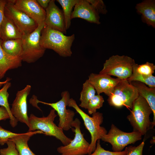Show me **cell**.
Wrapping results in <instances>:
<instances>
[{
    "label": "cell",
    "instance_id": "obj_4",
    "mask_svg": "<svg viewBox=\"0 0 155 155\" xmlns=\"http://www.w3.org/2000/svg\"><path fill=\"white\" fill-rule=\"evenodd\" d=\"M131 109L127 119L133 127V131L145 135L151 128L150 116L152 112L150 107L145 99L139 95L133 102Z\"/></svg>",
    "mask_w": 155,
    "mask_h": 155
},
{
    "label": "cell",
    "instance_id": "obj_8",
    "mask_svg": "<svg viewBox=\"0 0 155 155\" xmlns=\"http://www.w3.org/2000/svg\"><path fill=\"white\" fill-rule=\"evenodd\" d=\"M142 136L140 133L136 132H124L112 124L108 133L102 136L100 139L110 143L113 152H120L128 145L134 144L141 140Z\"/></svg>",
    "mask_w": 155,
    "mask_h": 155
},
{
    "label": "cell",
    "instance_id": "obj_11",
    "mask_svg": "<svg viewBox=\"0 0 155 155\" xmlns=\"http://www.w3.org/2000/svg\"><path fill=\"white\" fill-rule=\"evenodd\" d=\"M61 98L55 103H49L37 100L38 103H40L51 106L57 113L59 117L58 126L63 130L67 131L71 128V124L74 121V112L70 109H67L66 106L70 98L68 91H65L61 94Z\"/></svg>",
    "mask_w": 155,
    "mask_h": 155
},
{
    "label": "cell",
    "instance_id": "obj_7",
    "mask_svg": "<svg viewBox=\"0 0 155 155\" xmlns=\"http://www.w3.org/2000/svg\"><path fill=\"white\" fill-rule=\"evenodd\" d=\"M135 62L134 59L127 56L113 55L106 60L99 73L115 76L121 80H127L132 74Z\"/></svg>",
    "mask_w": 155,
    "mask_h": 155
},
{
    "label": "cell",
    "instance_id": "obj_28",
    "mask_svg": "<svg viewBox=\"0 0 155 155\" xmlns=\"http://www.w3.org/2000/svg\"><path fill=\"white\" fill-rule=\"evenodd\" d=\"M127 80L129 83L138 81L148 85L150 88H155V77L153 75L147 76L132 74Z\"/></svg>",
    "mask_w": 155,
    "mask_h": 155
},
{
    "label": "cell",
    "instance_id": "obj_20",
    "mask_svg": "<svg viewBox=\"0 0 155 155\" xmlns=\"http://www.w3.org/2000/svg\"><path fill=\"white\" fill-rule=\"evenodd\" d=\"M38 133L43 134L40 130L28 132L10 139L14 143L19 155H36L29 148L28 142L31 136Z\"/></svg>",
    "mask_w": 155,
    "mask_h": 155
},
{
    "label": "cell",
    "instance_id": "obj_36",
    "mask_svg": "<svg viewBox=\"0 0 155 155\" xmlns=\"http://www.w3.org/2000/svg\"><path fill=\"white\" fill-rule=\"evenodd\" d=\"M51 0H36L39 5L43 9L46 10Z\"/></svg>",
    "mask_w": 155,
    "mask_h": 155
},
{
    "label": "cell",
    "instance_id": "obj_21",
    "mask_svg": "<svg viewBox=\"0 0 155 155\" xmlns=\"http://www.w3.org/2000/svg\"><path fill=\"white\" fill-rule=\"evenodd\" d=\"M22 34L13 22L4 16L0 27V38L2 40L22 39Z\"/></svg>",
    "mask_w": 155,
    "mask_h": 155
},
{
    "label": "cell",
    "instance_id": "obj_27",
    "mask_svg": "<svg viewBox=\"0 0 155 155\" xmlns=\"http://www.w3.org/2000/svg\"><path fill=\"white\" fill-rule=\"evenodd\" d=\"M104 102L103 96L100 94L95 95L89 101L87 109L90 115L96 112L97 109L102 107Z\"/></svg>",
    "mask_w": 155,
    "mask_h": 155
},
{
    "label": "cell",
    "instance_id": "obj_3",
    "mask_svg": "<svg viewBox=\"0 0 155 155\" xmlns=\"http://www.w3.org/2000/svg\"><path fill=\"white\" fill-rule=\"evenodd\" d=\"M67 106L74 108L79 114L84 121L86 128L91 135V142L88 154H90L95 150L97 141L100 140L102 136L107 133L106 129L101 126L103 120V114L96 112L92 115V117L89 116L80 108L75 100L73 98H70Z\"/></svg>",
    "mask_w": 155,
    "mask_h": 155
},
{
    "label": "cell",
    "instance_id": "obj_15",
    "mask_svg": "<svg viewBox=\"0 0 155 155\" xmlns=\"http://www.w3.org/2000/svg\"><path fill=\"white\" fill-rule=\"evenodd\" d=\"M55 2V0H51L45 10V26L66 34L67 30L62 10L58 7Z\"/></svg>",
    "mask_w": 155,
    "mask_h": 155
},
{
    "label": "cell",
    "instance_id": "obj_13",
    "mask_svg": "<svg viewBox=\"0 0 155 155\" xmlns=\"http://www.w3.org/2000/svg\"><path fill=\"white\" fill-rule=\"evenodd\" d=\"M15 6L34 20L38 25L44 24L46 10L36 0H13Z\"/></svg>",
    "mask_w": 155,
    "mask_h": 155
},
{
    "label": "cell",
    "instance_id": "obj_19",
    "mask_svg": "<svg viewBox=\"0 0 155 155\" xmlns=\"http://www.w3.org/2000/svg\"><path fill=\"white\" fill-rule=\"evenodd\" d=\"M130 83L136 88L139 95L145 99L150 107L153 115L151 125V128H153L155 125V88L148 87L138 81H133Z\"/></svg>",
    "mask_w": 155,
    "mask_h": 155
},
{
    "label": "cell",
    "instance_id": "obj_26",
    "mask_svg": "<svg viewBox=\"0 0 155 155\" xmlns=\"http://www.w3.org/2000/svg\"><path fill=\"white\" fill-rule=\"evenodd\" d=\"M155 70V65L153 63L147 62L145 63L138 65L133 63L132 74L144 76L153 75Z\"/></svg>",
    "mask_w": 155,
    "mask_h": 155
},
{
    "label": "cell",
    "instance_id": "obj_10",
    "mask_svg": "<svg viewBox=\"0 0 155 155\" xmlns=\"http://www.w3.org/2000/svg\"><path fill=\"white\" fill-rule=\"evenodd\" d=\"M4 13L5 16L13 22L22 35L31 33L38 26L34 20L15 6L13 0H6Z\"/></svg>",
    "mask_w": 155,
    "mask_h": 155
},
{
    "label": "cell",
    "instance_id": "obj_22",
    "mask_svg": "<svg viewBox=\"0 0 155 155\" xmlns=\"http://www.w3.org/2000/svg\"><path fill=\"white\" fill-rule=\"evenodd\" d=\"M1 45L4 51L9 55L21 57L22 51V39L1 40Z\"/></svg>",
    "mask_w": 155,
    "mask_h": 155
},
{
    "label": "cell",
    "instance_id": "obj_24",
    "mask_svg": "<svg viewBox=\"0 0 155 155\" xmlns=\"http://www.w3.org/2000/svg\"><path fill=\"white\" fill-rule=\"evenodd\" d=\"M96 91L94 86L87 80L83 84L82 90L80 93L79 106L87 109L90 100L95 95Z\"/></svg>",
    "mask_w": 155,
    "mask_h": 155
},
{
    "label": "cell",
    "instance_id": "obj_35",
    "mask_svg": "<svg viewBox=\"0 0 155 155\" xmlns=\"http://www.w3.org/2000/svg\"><path fill=\"white\" fill-rule=\"evenodd\" d=\"M10 119L9 115L6 109L3 106L0 107V121Z\"/></svg>",
    "mask_w": 155,
    "mask_h": 155
},
{
    "label": "cell",
    "instance_id": "obj_29",
    "mask_svg": "<svg viewBox=\"0 0 155 155\" xmlns=\"http://www.w3.org/2000/svg\"><path fill=\"white\" fill-rule=\"evenodd\" d=\"M100 142V140L97 141L95 150L88 155H125L127 152L126 149L123 151L120 152H111L106 150L101 147Z\"/></svg>",
    "mask_w": 155,
    "mask_h": 155
},
{
    "label": "cell",
    "instance_id": "obj_23",
    "mask_svg": "<svg viewBox=\"0 0 155 155\" xmlns=\"http://www.w3.org/2000/svg\"><path fill=\"white\" fill-rule=\"evenodd\" d=\"M11 86V83L8 82L0 89V106L6 109L9 115L10 124L12 127H14L17 125L18 121L11 113L8 101L9 94L7 91Z\"/></svg>",
    "mask_w": 155,
    "mask_h": 155
},
{
    "label": "cell",
    "instance_id": "obj_25",
    "mask_svg": "<svg viewBox=\"0 0 155 155\" xmlns=\"http://www.w3.org/2000/svg\"><path fill=\"white\" fill-rule=\"evenodd\" d=\"M80 0H57L63 9L65 28L68 29L71 25V15L73 8Z\"/></svg>",
    "mask_w": 155,
    "mask_h": 155
},
{
    "label": "cell",
    "instance_id": "obj_6",
    "mask_svg": "<svg viewBox=\"0 0 155 155\" xmlns=\"http://www.w3.org/2000/svg\"><path fill=\"white\" fill-rule=\"evenodd\" d=\"M139 95L134 86L127 80H121L108 96L107 100L111 106L117 108L125 106L131 109L133 102Z\"/></svg>",
    "mask_w": 155,
    "mask_h": 155
},
{
    "label": "cell",
    "instance_id": "obj_32",
    "mask_svg": "<svg viewBox=\"0 0 155 155\" xmlns=\"http://www.w3.org/2000/svg\"><path fill=\"white\" fill-rule=\"evenodd\" d=\"M144 142L143 141L137 146H130L126 147L127 152L125 155H143L142 152Z\"/></svg>",
    "mask_w": 155,
    "mask_h": 155
},
{
    "label": "cell",
    "instance_id": "obj_37",
    "mask_svg": "<svg viewBox=\"0 0 155 155\" xmlns=\"http://www.w3.org/2000/svg\"><path fill=\"white\" fill-rule=\"evenodd\" d=\"M11 79L9 78H7L6 80L3 82H0V88L3 85L8 82H10Z\"/></svg>",
    "mask_w": 155,
    "mask_h": 155
},
{
    "label": "cell",
    "instance_id": "obj_5",
    "mask_svg": "<svg viewBox=\"0 0 155 155\" xmlns=\"http://www.w3.org/2000/svg\"><path fill=\"white\" fill-rule=\"evenodd\" d=\"M45 26L44 24L38 25L31 33L22 35V51L21 57L22 61L33 63L44 55L46 49L41 45L40 39L41 31Z\"/></svg>",
    "mask_w": 155,
    "mask_h": 155
},
{
    "label": "cell",
    "instance_id": "obj_31",
    "mask_svg": "<svg viewBox=\"0 0 155 155\" xmlns=\"http://www.w3.org/2000/svg\"><path fill=\"white\" fill-rule=\"evenodd\" d=\"M20 134L12 132L4 129L0 126V144L4 145L9 140Z\"/></svg>",
    "mask_w": 155,
    "mask_h": 155
},
{
    "label": "cell",
    "instance_id": "obj_14",
    "mask_svg": "<svg viewBox=\"0 0 155 155\" xmlns=\"http://www.w3.org/2000/svg\"><path fill=\"white\" fill-rule=\"evenodd\" d=\"M88 80L94 86L97 94L104 93L108 96L121 80L117 78H113L106 74L93 73L90 75Z\"/></svg>",
    "mask_w": 155,
    "mask_h": 155
},
{
    "label": "cell",
    "instance_id": "obj_34",
    "mask_svg": "<svg viewBox=\"0 0 155 155\" xmlns=\"http://www.w3.org/2000/svg\"><path fill=\"white\" fill-rule=\"evenodd\" d=\"M6 3V0H0V27L5 16L4 9Z\"/></svg>",
    "mask_w": 155,
    "mask_h": 155
},
{
    "label": "cell",
    "instance_id": "obj_33",
    "mask_svg": "<svg viewBox=\"0 0 155 155\" xmlns=\"http://www.w3.org/2000/svg\"><path fill=\"white\" fill-rule=\"evenodd\" d=\"M95 7L99 14H105L107 12L106 6L101 0H87Z\"/></svg>",
    "mask_w": 155,
    "mask_h": 155
},
{
    "label": "cell",
    "instance_id": "obj_30",
    "mask_svg": "<svg viewBox=\"0 0 155 155\" xmlns=\"http://www.w3.org/2000/svg\"><path fill=\"white\" fill-rule=\"evenodd\" d=\"M6 143L7 147L0 150V155H19L14 142L10 139Z\"/></svg>",
    "mask_w": 155,
    "mask_h": 155
},
{
    "label": "cell",
    "instance_id": "obj_2",
    "mask_svg": "<svg viewBox=\"0 0 155 155\" xmlns=\"http://www.w3.org/2000/svg\"><path fill=\"white\" fill-rule=\"evenodd\" d=\"M55 112L54 109H52L47 116L41 117L30 114L28 118V132L34 131L36 130L40 131L46 135L55 137L59 140L63 146H65L69 144L72 139L67 137L64 133L63 130L54 122L57 116Z\"/></svg>",
    "mask_w": 155,
    "mask_h": 155
},
{
    "label": "cell",
    "instance_id": "obj_17",
    "mask_svg": "<svg viewBox=\"0 0 155 155\" xmlns=\"http://www.w3.org/2000/svg\"><path fill=\"white\" fill-rule=\"evenodd\" d=\"M21 57L10 55L3 49L0 40V80L4 77L7 71L22 66Z\"/></svg>",
    "mask_w": 155,
    "mask_h": 155
},
{
    "label": "cell",
    "instance_id": "obj_18",
    "mask_svg": "<svg viewBox=\"0 0 155 155\" xmlns=\"http://www.w3.org/2000/svg\"><path fill=\"white\" fill-rule=\"evenodd\" d=\"M137 11L142 14L143 22L148 25L155 27V1L144 0L137 4L135 6Z\"/></svg>",
    "mask_w": 155,
    "mask_h": 155
},
{
    "label": "cell",
    "instance_id": "obj_16",
    "mask_svg": "<svg viewBox=\"0 0 155 155\" xmlns=\"http://www.w3.org/2000/svg\"><path fill=\"white\" fill-rule=\"evenodd\" d=\"M99 14L94 6L87 0H80L74 7L71 19L80 18L90 23L99 24Z\"/></svg>",
    "mask_w": 155,
    "mask_h": 155
},
{
    "label": "cell",
    "instance_id": "obj_9",
    "mask_svg": "<svg viewBox=\"0 0 155 155\" xmlns=\"http://www.w3.org/2000/svg\"><path fill=\"white\" fill-rule=\"evenodd\" d=\"M81 122L75 118L71 124V129L75 133L73 140L68 145L61 146L57 149L61 155H85L88 154L90 144L84 137L80 129Z\"/></svg>",
    "mask_w": 155,
    "mask_h": 155
},
{
    "label": "cell",
    "instance_id": "obj_1",
    "mask_svg": "<svg viewBox=\"0 0 155 155\" xmlns=\"http://www.w3.org/2000/svg\"><path fill=\"white\" fill-rule=\"evenodd\" d=\"M75 38L74 34L67 36L45 26L41 31L40 43L44 49H52L61 57H69L72 54L71 47Z\"/></svg>",
    "mask_w": 155,
    "mask_h": 155
},
{
    "label": "cell",
    "instance_id": "obj_12",
    "mask_svg": "<svg viewBox=\"0 0 155 155\" xmlns=\"http://www.w3.org/2000/svg\"><path fill=\"white\" fill-rule=\"evenodd\" d=\"M30 85H27L17 92L11 108V113L18 121L29 125L27 114V98L31 90Z\"/></svg>",
    "mask_w": 155,
    "mask_h": 155
}]
</instances>
